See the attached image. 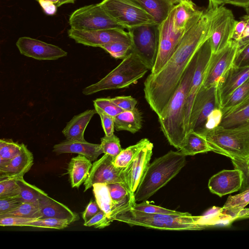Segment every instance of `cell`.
Wrapping results in <instances>:
<instances>
[{"label":"cell","instance_id":"9c48e42d","mask_svg":"<svg viewBox=\"0 0 249 249\" xmlns=\"http://www.w3.org/2000/svg\"><path fill=\"white\" fill-rule=\"evenodd\" d=\"M99 4L110 17L127 30L156 23L150 15L130 0H103Z\"/></svg>","mask_w":249,"mask_h":249},{"label":"cell","instance_id":"d590c367","mask_svg":"<svg viewBox=\"0 0 249 249\" xmlns=\"http://www.w3.org/2000/svg\"><path fill=\"white\" fill-rule=\"evenodd\" d=\"M15 216L32 219L42 218L40 209L37 204L22 202L15 209L1 216Z\"/></svg>","mask_w":249,"mask_h":249},{"label":"cell","instance_id":"11a10c76","mask_svg":"<svg viewBox=\"0 0 249 249\" xmlns=\"http://www.w3.org/2000/svg\"><path fill=\"white\" fill-rule=\"evenodd\" d=\"M38 2L46 14L52 15L56 12L57 7L56 4L51 2L44 0H39Z\"/></svg>","mask_w":249,"mask_h":249},{"label":"cell","instance_id":"db71d44e","mask_svg":"<svg viewBox=\"0 0 249 249\" xmlns=\"http://www.w3.org/2000/svg\"><path fill=\"white\" fill-rule=\"evenodd\" d=\"M246 26V22L243 20L236 21L234 29L232 40L238 41L241 38Z\"/></svg>","mask_w":249,"mask_h":249},{"label":"cell","instance_id":"6da1fadb","mask_svg":"<svg viewBox=\"0 0 249 249\" xmlns=\"http://www.w3.org/2000/svg\"><path fill=\"white\" fill-rule=\"evenodd\" d=\"M214 8L208 6L199 19L185 32L163 68L155 74H149L146 78L144 98L158 116L175 93L196 52L210 37Z\"/></svg>","mask_w":249,"mask_h":249},{"label":"cell","instance_id":"f1b7e54d","mask_svg":"<svg viewBox=\"0 0 249 249\" xmlns=\"http://www.w3.org/2000/svg\"><path fill=\"white\" fill-rule=\"evenodd\" d=\"M115 129L124 130L134 134L142 127V116L137 108L132 110L124 111L114 118Z\"/></svg>","mask_w":249,"mask_h":249},{"label":"cell","instance_id":"ba28073f","mask_svg":"<svg viewBox=\"0 0 249 249\" xmlns=\"http://www.w3.org/2000/svg\"><path fill=\"white\" fill-rule=\"evenodd\" d=\"M217 84L208 88L202 86L197 92L191 112L188 133L192 130L202 133L210 118L222 115L217 96Z\"/></svg>","mask_w":249,"mask_h":249},{"label":"cell","instance_id":"681fc988","mask_svg":"<svg viewBox=\"0 0 249 249\" xmlns=\"http://www.w3.org/2000/svg\"><path fill=\"white\" fill-rule=\"evenodd\" d=\"M234 168L240 169L243 174V182L240 191L241 192L249 187V166L248 162L241 160H231Z\"/></svg>","mask_w":249,"mask_h":249},{"label":"cell","instance_id":"484cf974","mask_svg":"<svg viewBox=\"0 0 249 249\" xmlns=\"http://www.w3.org/2000/svg\"><path fill=\"white\" fill-rule=\"evenodd\" d=\"M92 166L91 161L80 154L71 160L68 167V172L72 188H78L85 182Z\"/></svg>","mask_w":249,"mask_h":249},{"label":"cell","instance_id":"6125c7cd","mask_svg":"<svg viewBox=\"0 0 249 249\" xmlns=\"http://www.w3.org/2000/svg\"><path fill=\"white\" fill-rule=\"evenodd\" d=\"M174 1L176 4H178L181 0H171Z\"/></svg>","mask_w":249,"mask_h":249},{"label":"cell","instance_id":"9f6ffc18","mask_svg":"<svg viewBox=\"0 0 249 249\" xmlns=\"http://www.w3.org/2000/svg\"><path fill=\"white\" fill-rule=\"evenodd\" d=\"M226 4H230L245 9L249 8V0H228Z\"/></svg>","mask_w":249,"mask_h":249},{"label":"cell","instance_id":"5b68a950","mask_svg":"<svg viewBox=\"0 0 249 249\" xmlns=\"http://www.w3.org/2000/svg\"><path fill=\"white\" fill-rule=\"evenodd\" d=\"M201 134L213 152L231 160L249 161V124L232 128L217 125Z\"/></svg>","mask_w":249,"mask_h":249},{"label":"cell","instance_id":"91938a15","mask_svg":"<svg viewBox=\"0 0 249 249\" xmlns=\"http://www.w3.org/2000/svg\"><path fill=\"white\" fill-rule=\"evenodd\" d=\"M75 0H59L56 4L57 7H59L63 4L68 3H73Z\"/></svg>","mask_w":249,"mask_h":249},{"label":"cell","instance_id":"ffe728a7","mask_svg":"<svg viewBox=\"0 0 249 249\" xmlns=\"http://www.w3.org/2000/svg\"><path fill=\"white\" fill-rule=\"evenodd\" d=\"M249 77V67L232 65L219 79L217 93L221 107L233 92Z\"/></svg>","mask_w":249,"mask_h":249},{"label":"cell","instance_id":"ee69618b","mask_svg":"<svg viewBox=\"0 0 249 249\" xmlns=\"http://www.w3.org/2000/svg\"><path fill=\"white\" fill-rule=\"evenodd\" d=\"M94 106L97 113L98 114L100 117L102 127L105 135L109 136L114 134L115 125L113 117L107 114L98 107Z\"/></svg>","mask_w":249,"mask_h":249},{"label":"cell","instance_id":"cb8c5ba5","mask_svg":"<svg viewBox=\"0 0 249 249\" xmlns=\"http://www.w3.org/2000/svg\"><path fill=\"white\" fill-rule=\"evenodd\" d=\"M42 218L52 217L69 221L71 223L79 219V215L63 204L47 195L37 203Z\"/></svg>","mask_w":249,"mask_h":249},{"label":"cell","instance_id":"4dcf8cb0","mask_svg":"<svg viewBox=\"0 0 249 249\" xmlns=\"http://www.w3.org/2000/svg\"><path fill=\"white\" fill-rule=\"evenodd\" d=\"M249 204V187L237 195L229 196L220 211L226 215L237 216L239 212Z\"/></svg>","mask_w":249,"mask_h":249},{"label":"cell","instance_id":"277c9868","mask_svg":"<svg viewBox=\"0 0 249 249\" xmlns=\"http://www.w3.org/2000/svg\"><path fill=\"white\" fill-rule=\"evenodd\" d=\"M186 157L179 150H171L149 163L134 194L135 201L146 200L177 175L186 164Z\"/></svg>","mask_w":249,"mask_h":249},{"label":"cell","instance_id":"2e32d148","mask_svg":"<svg viewBox=\"0 0 249 249\" xmlns=\"http://www.w3.org/2000/svg\"><path fill=\"white\" fill-rule=\"evenodd\" d=\"M237 51V41L231 40L222 50L212 53L202 86L217 84L219 79L232 65Z\"/></svg>","mask_w":249,"mask_h":249},{"label":"cell","instance_id":"7402d4cb","mask_svg":"<svg viewBox=\"0 0 249 249\" xmlns=\"http://www.w3.org/2000/svg\"><path fill=\"white\" fill-rule=\"evenodd\" d=\"M34 163V157L27 146L21 143L19 153L11 159L8 164L0 169V177H12L18 178L23 177Z\"/></svg>","mask_w":249,"mask_h":249},{"label":"cell","instance_id":"d4e9b609","mask_svg":"<svg viewBox=\"0 0 249 249\" xmlns=\"http://www.w3.org/2000/svg\"><path fill=\"white\" fill-rule=\"evenodd\" d=\"M97 113L94 109H88L74 116L62 132L69 141H84L85 130L92 117Z\"/></svg>","mask_w":249,"mask_h":249},{"label":"cell","instance_id":"7dc6e473","mask_svg":"<svg viewBox=\"0 0 249 249\" xmlns=\"http://www.w3.org/2000/svg\"><path fill=\"white\" fill-rule=\"evenodd\" d=\"M22 202L18 197L0 198V216L15 209Z\"/></svg>","mask_w":249,"mask_h":249},{"label":"cell","instance_id":"ab89813d","mask_svg":"<svg viewBox=\"0 0 249 249\" xmlns=\"http://www.w3.org/2000/svg\"><path fill=\"white\" fill-rule=\"evenodd\" d=\"M101 146L103 153L109 155L114 159L122 151L119 138L115 134L101 139Z\"/></svg>","mask_w":249,"mask_h":249},{"label":"cell","instance_id":"f5cc1de1","mask_svg":"<svg viewBox=\"0 0 249 249\" xmlns=\"http://www.w3.org/2000/svg\"><path fill=\"white\" fill-rule=\"evenodd\" d=\"M101 210L96 201L91 200L87 205L85 210L83 213L82 217L86 223Z\"/></svg>","mask_w":249,"mask_h":249},{"label":"cell","instance_id":"94428289","mask_svg":"<svg viewBox=\"0 0 249 249\" xmlns=\"http://www.w3.org/2000/svg\"><path fill=\"white\" fill-rule=\"evenodd\" d=\"M36 1H39V0H44V1H50V2H51L55 4H56L57 3V2L59 1V0H36Z\"/></svg>","mask_w":249,"mask_h":249},{"label":"cell","instance_id":"e0dca14e","mask_svg":"<svg viewBox=\"0 0 249 249\" xmlns=\"http://www.w3.org/2000/svg\"><path fill=\"white\" fill-rule=\"evenodd\" d=\"M16 44L21 54L39 60H55L68 54L57 46L27 36L19 37Z\"/></svg>","mask_w":249,"mask_h":249},{"label":"cell","instance_id":"5bb4252c","mask_svg":"<svg viewBox=\"0 0 249 249\" xmlns=\"http://www.w3.org/2000/svg\"><path fill=\"white\" fill-rule=\"evenodd\" d=\"M212 53L209 38L201 46L196 53V68L191 82L185 105V125L187 134L195 97L202 87Z\"/></svg>","mask_w":249,"mask_h":249},{"label":"cell","instance_id":"4316f807","mask_svg":"<svg viewBox=\"0 0 249 249\" xmlns=\"http://www.w3.org/2000/svg\"><path fill=\"white\" fill-rule=\"evenodd\" d=\"M140 6L160 24L168 17L176 4L171 0H130Z\"/></svg>","mask_w":249,"mask_h":249},{"label":"cell","instance_id":"f546056e","mask_svg":"<svg viewBox=\"0 0 249 249\" xmlns=\"http://www.w3.org/2000/svg\"><path fill=\"white\" fill-rule=\"evenodd\" d=\"M178 150L186 156L212 151L205 137L194 130L187 134L183 146Z\"/></svg>","mask_w":249,"mask_h":249},{"label":"cell","instance_id":"30bf717a","mask_svg":"<svg viewBox=\"0 0 249 249\" xmlns=\"http://www.w3.org/2000/svg\"><path fill=\"white\" fill-rule=\"evenodd\" d=\"M69 22L71 28L83 30L122 29L99 3L80 7L70 15Z\"/></svg>","mask_w":249,"mask_h":249},{"label":"cell","instance_id":"836d02e7","mask_svg":"<svg viewBox=\"0 0 249 249\" xmlns=\"http://www.w3.org/2000/svg\"><path fill=\"white\" fill-rule=\"evenodd\" d=\"M149 141L144 138L136 144L123 149L114 160V165L119 168L125 169L128 167L135 158L141 149Z\"/></svg>","mask_w":249,"mask_h":249},{"label":"cell","instance_id":"d6986e66","mask_svg":"<svg viewBox=\"0 0 249 249\" xmlns=\"http://www.w3.org/2000/svg\"><path fill=\"white\" fill-rule=\"evenodd\" d=\"M153 144L149 141L138 153L129 165L125 168L127 182L131 196L134 194L140 184L149 164Z\"/></svg>","mask_w":249,"mask_h":249},{"label":"cell","instance_id":"f907efd6","mask_svg":"<svg viewBox=\"0 0 249 249\" xmlns=\"http://www.w3.org/2000/svg\"><path fill=\"white\" fill-rule=\"evenodd\" d=\"M232 65L237 67H249V44L237 51Z\"/></svg>","mask_w":249,"mask_h":249},{"label":"cell","instance_id":"c3c4849f","mask_svg":"<svg viewBox=\"0 0 249 249\" xmlns=\"http://www.w3.org/2000/svg\"><path fill=\"white\" fill-rule=\"evenodd\" d=\"M35 219H36L15 216L1 217H0V226L1 227L24 226L26 223Z\"/></svg>","mask_w":249,"mask_h":249},{"label":"cell","instance_id":"44dd1931","mask_svg":"<svg viewBox=\"0 0 249 249\" xmlns=\"http://www.w3.org/2000/svg\"><path fill=\"white\" fill-rule=\"evenodd\" d=\"M53 151L57 155L63 153H76L83 155L91 161L97 160L103 153L100 144L90 143L86 141L66 140L55 144Z\"/></svg>","mask_w":249,"mask_h":249},{"label":"cell","instance_id":"6f0895ef","mask_svg":"<svg viewBox=\"0 0 249 249\" xmlns=\"http://www.w3.org/2000/svg\"><path fill=\"white\" fill-rule=\"evenodd\" d=\"M10 160L3 158L0 157V169L5 167L9 163Z\"/></svg>","mask_w":249,"mask_h":249},{"label":"cell","instance_id":"f6af8a7d","mask_svg":"<svg viewBox=\"0 0 249 249\" xmlns=\"http://www.w3.org/2000/svg\"><path fill=\"white\" fill-rule=\"evenodd\" d=\"M111 223L106 213L101 210L89 221L84 223V225L87 227L93 226L95 228L102 229L109 226Z\"/></svg>","mask_w":249,"mask_h":249},{"label":"cell","instance_id":"8fae6325","mask_svg":"<svg viewBox=\"0 0 249 249\" xmlns=\"http://www.w3.org/2000/svg\"><path fill=\"white\" fill-rule=\"evenodd\" d=\"M176 5L167 18L159 24V46L157 57L150 74L158 73L170 58L178 46L185 32L192 26L181 30H175L174 17Z\"/></svg>","mask_w":249,"mask_h":249},{"label":"cell","instance_id":"83f0119b","mask_svg":"<svg viewBox=\"0 0 249 249\" xmlns=\"http://www.w3.org/2000/svg\"><path fill=\"white\" fill-rule=\"evenodd\" d=\"M249 124V99L222 115L218 125L232 128Z\"/></svg>","mask_w":249,"mask_h":249},{"label":"cell","instance_id":"f35d334b","mask_svg":"<svg viewBox=\"0 0 249 249\" xmlns=\"http://www.w3.org/2000/svg\"><path fill=\"white\" fill-rule=\"evenodd\" d=\"M16 178L7 177H0V198L18 197L20 188Z\"/></svg>","mask_w":249,"mask_h":249},{"label":"cell","instance_id":"603a6c76","mask_svg":"<svg viewBox=\"0 0 249 249\" xmlns=\"http://www.w3.org/2000/svg\"><path fill=\"white\" fill-rule=\"evenodd\" d=\"M204 11L199 10L191 0H181L176 5L174 17L175 30H181L195 24Z\"/></svg>","mask_w":249,"mask_h":249},{"label":"cell","instance_id":"e575fe53","mask_svg":"<svg viewBox=\"0 0 249 249\" xmlns=\"http://www.w3.org/2000/svg\"><path fill=\"white\" fill-rule=\"evenodd\" d=\"M249 99V77L233 93L221 107L222 114Z\"/></svg>","mask_w":249,"mask_h":249},{"label":"cell","instance_id":"74e56055","mask_svg":"<svg viewBox=\"0 0 249 249\" xmlns=\"http://www.w3.org/2000/svg\"><path fill=\"white\" fill-rule=\"evenodd\" d=\"M71 223L67 220L47 217L35 219L26 223L24 226L60 230L67 227Z\"/></svg>","mask_w":249,"mask_h":249},{"label":"cell","instance_id":"7a4b0ae2","mask_svg":"<svg viewBox=\"0 0 249 249\" xmlns=\"http://www.w3.org/2000/svg\"><path fill=\"white\" fill-rule=\"evenodd\" d=\"M196 53L158 120L161 130L170 145L179 150L183 145L187 132L185 125V105L196 68Z\"/></svg>","mask_w":249,"mask_h":249},{"label":"cell","instance_id":"e7e4bbea","mask_svg":"<svg viewBox=\"0 0 249 249\" xmlns=\"http://www.w3.org/2000/svg\"><path fill=\"white\" fill-rule=\"evenodd\" d=\"M248 162V165L249 166V161H247Z\"/></svg>","mask_w":249,"mask_h":249},{"label":"cell","instance_id":"3957f363","mask_svg":"<svg viewBox=\"0 0 249 249\" xmlns=\"http://www.w3.org/2000/svg\"><path fill=\"white\" fill-rule=\"evenodd\" d=\"M147 228L169 231L201 230L209 225L202 221V216H193L186 212L178 214L147 213L126 208L117 213L113 221Z\"/></svg>","mask_w":249,"mask_h":249},{"label":"cell","instance_id":"b9f144b4","mask_svg":"<svg viewBox=\"0 0 249 249\" xmlns=\"http://www.w3.org/2000/svg\"><path fill=\"white\" fill-rule=\"evenodd\" d=\"M93 104L113 118L124 111L114 104L110 98L96 99L93 101Z\"/></svg>","mask_w":249,"mask_h":249},{"label":"cell","instance_id":"8d00e7d4","mask_svg":"<svg viewBox=\"0 0 249 249\" xmlns=\"http://www.w3.org/2000/svg\"><path fill=\"white\" fill-rule=\"evenodd\" d=\"M100 48L105 50L113 57L123 59L131 52V41H119L103 45Z\"/></svg>","mask_w":249,"mask_h":249},{"label":"cell","instance_id":"7c38bea8","mask_svg":"<svg viewBox=\"0 0 249 249\" xmlns=\"http://www.w3.org/2000/svg\"><path fill=\"white\" fill-rule=\"evenodd\" d=\"M236 22L231 10L222 5L215 7L209 37L213 53L222 50L231 42Z\"/></svg>","mask_w":249,"mask_h":249},{"label":"cell","instance_id":"d6a6232c","mask_svg":"<svg viewBox=\"0 0 249 249\" xmlns=\"http://www.w3.org/2000/svg\"><path fill=\"white\" fill-rule=\"evenodd\" d=\"M20 188L18 198L22 202L37 204L43 197L48 195L43 191L27 182L23 177L16 178Z\"/></svg>","mask_w":249,"mask_h":249},{"label":"cell","instance_id":"60d3db41","mask_svg":"<svg viewBox=\"0 0 249 249\" xmlns=\"http://www.w3.org/2000/svg\"><path fill=\"white\" fill-rule=\"evenodd\" d=\"M21 144L12 140H0V157L11 160L20 151Z\"/></svg>","mask_w":249,"mask_h":249},{"label":"cell","instance_id":"9a60e30c","mask_svg":"<svg viewBox=\"0 0 249 249\" xmlns=\"http://www.w3.org/2000/svg\"><path fill=\"white\" fill-rule=\"evenodd\" d=\"M68 35L77 43L94 47L119 41H131L129 32L122 29L83 30L71 28Z\"/></svg>","mask_w":249,"mask_h":249},{"label":"cell","instance_id":"52a82bcc","mask_svg":"<svg viewBox=\"0 0 249 249\" xmlns=\"http://www.w3.org/2000/svg\"><path fill=\"white\" fill-rule=\"evenodd\" d=\"M128 31L132 42L131 52L151 71L159 50V24L154 23L142 25Z\"/></svg>","mask_w":249,"mask_h":249},{"label":"cell","instance_id":"8992f818","mask_svg":"<svg viewBox=\"0 0 249 249\" xmlns=\"http://www.w3.org/2000/svg\"><path fill=\"white\" fill-rule=\"evenodd\" d=\"M148 70L137 55L131 52L104 78L84 88L82 93L90 95L104 90L127 88L136 83Z\"/></svg>","mask_w":249,"mask_h":249},{"label":"cell","instance_id":"ac0fdd59","mask_svg":"<svg viewBox=\"0 0 249 249\" xmlns=\"http://www.w3.org/2000/svg\"><path fill=\"white\" fill-rule=\"evenodd\" d=\"M243 180L240 169L223 170L209 179L208 186L211 193L222 197L240 191Z\"/></svg>","mask_w":249,"mask_h":249},{"label":"cell","instance_id":"4fadbf2b","mask_svg":"<svg viewBox=\"0 0 249 249\" xmlns=\"http://www.w3.org/2000/svg\"><path fill=\"white\" fill-rule=\"evenodd\" d=\"M114 159L112 156L104 154L99 160L93 162L89 175L84 183V192L95 183H120L124 184L130 192L125 168L116 167L114 164Z\"/></svg>","mask_w":249,"mask_h":249},{"label":"cell","instance_id":"680465c9","mask_svg":"<svg viewBox=\"0 0 249 249\" xmlns=\"http://www.w3.org/2000/svg\"><path fill=\"white\" fill-rule=\"evenodd\" d=\"M228 0H212V2L209 5H213L214 6H219L222 4H226Z\"/></svg>","mask_w":249,"mask_h":249},{"label":"cell","instance_id":"7bdbcfd3","mask_svg":"<svg viewBox=\"0 0 249 249\" xmlns=\"http://www.w3.org/2000/svg\"><path fill=\"white\" fill-rule=\"evenodd\" d=\"M132 209L147 213H164V214H178L181 212L174 210H169L163 207L156 206L143 201L141 203H136Z\"/></svg>","mask_w":249,"mask_h":249},{"label":"cell","instance_id":"1f68e13d","mask_svg":"<svg viewBox=\"0 0 249 249\" xmlns=\"http://www.w3.org/2000/svg\"><path fill=\"white\" fill-rule=\"evenodd\" d=\"M93 192L95 200L100 209L103 211L110 221V216L114 207V203L111 199L107 184L95 183L93 185Z\"/></svg>","mask_w":249,"mask_h":249},{"label":"cell","instance_id":"be15d7a7","mask_svg":"<svg viewBox=\"0 0 249 249\" xmlns=\"http://www.w3.org/2000/svg\"><path fill=\"white\" fill-rule=\"evenodd\" d=\"M209 3H211V2H212V0H209Z\"/></svg>","mask_w":249,"mask_h":249},{"label":"cell","instance_id":"816d5d0a","mask_svg":"<svg viewBox=\"0 0 249 249\" xmlns=\"http://www.w3.org/2000/svg\"><path fill=\"white\" fill-rule=\"evenodd\" d=\"M245 9L247 14L242 18V20L246 22V26L241 38L239 41H237V51L241 50L249 44V8Z\"/></svg>","mask_w":249,"mask_h":249},{"label":"cell","instance_id":"bcb514c9","mask_svg":"<svg viewBox=\"0 0 249 249\" xmlns=\"http://www.w3.org/2000/svg\"><path fill=\"white\" fill-rule=\"evenodd\" d=\"M111 101L124 111L132 110L136 108L137 100L131 96H120L111 98Z\"/></svg>","mask_w":249,"mask_h":249}]
</instances>
